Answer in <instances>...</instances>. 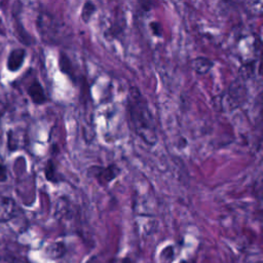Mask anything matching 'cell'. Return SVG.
Masks as SVG:
<instances>
[{"mask_svg": "<svg viewBox=\"0 0 263 263\" xmlns=\"http://www.w3.org/2000/svg\"><path fill=\"white\" fill-rule=\"evenodd\" d=\"M54 172H55V168H54V166H52L51 162H48L47 167H46V170H45L46 178H47L49 181H51V182H57L58 180H57L56 177H55Z\"/></svg>", "mask_w": 263, "mask_h": 263, "instance_id": "ba28073f", "label": "cell"}, {"mask_svg": "<svg viewBox=\"0 0 263 263\" xmlns=\"http://www.w3.org/2000/svg\"><path fill=\"white\" fill-rule=\"evenodd\" d=\"M89 173L91 174V176L93 178L97 180V182L100 185H106L118 176L120 170L117 166L110 165L105 168L104 167H92L89 169Z\"/></svg>", "mask_w": 263, "mask_h": 263, "instance_id": "3957f363", "label": "cell"}, {"mask_svg": "<svg viewBox=\"0 0 263 263\" xmlns=\"http://www.w3.org/2000/svg\"><path fill=\"white\" fill-rule=\"evenodd\" d=\"M122 263H132V261L129 258H125L124 260H122Z\"/></svg>", "mask_w": 263, "mask_h": 263, "instance_id": "8fae6325", "label": "cell"}, {"mask_svg": "<svg viewBox=\"0 0 263 263\" xmlns=\"http://www.w3.org/2000/svg\"><path fill=\"white\" fill-rule=\"evenodd\" d=\"M6 180V170L4 167L0 166V182H4Z\"/></svg>", "mask_w": 263, "mask_h": 263, "instance_id": "30bf717a", "label": "cell"}, {"mask_svg": "<svg viewBox=\"0 0 263 263\" xmlns=\"http://www.w3.org/2000/svg\"><path fill=\"white\" fill-rule=\"evenodd\" d=\"M150 28L153 32V34L155 36H162V26L160 23H156V22H151L150 23Z\"/></svg>", "mask_w": 263, "mask_h": 263, "instance_id": "9c48e42d", "label": "cell"}, {"mask_svg": "<svg viewBox=\"0 0 263 263\" xmlns=\"http://www.w3.org/2000/svg\"><path fill=\"white\" fill-rule=\"evenodd\" d=\"M96 11H97V6L93 1H91V0H89V1H85L81 9V14H80L81 20L87 24L91 21L92 16L94 15Z\"/></svg>", "mask_w": 263, "mask_h": 263, "instance_id": "52a82bcc", "label": "cell"}, {"mask_svg": "<svg viewBox=\"0 0 263 263\" xmlns=\"http://www.w3.org/2000/svg\"><path fill=\"white\" fill-rule=\"evenodd\" d=\"M37 29L44 42H57L60 33L58 22L49 14L41 13L37 19Z\"/></svg>", "mask_w": 263, "mask_h": 263, "instance_id": "7a4b0ae2", "label": "cell"}, {"mask_svg": "<svg viewBox=\"0 0 263 263\" xmlns=\"http://www.w3.org/2000/svg\"><path fill=\"white\" fill-rule=\"evenodd\" d=\"M28 95L35 104H43L46 101V96L43 87L38 81H34L28 89Z\"/></svg>", "mask_w": 263, "mask_h": 263, "instance_id": "5b68a950", "label": "cell"}, {"mask_svg": "<svg viewBox=\"0 0 263 263\" xmlns=\"http://www.w3.org/2000/svg\"><path fill=\"white\" fill-rule=\"evenodd\" d=\"M128 115L133 132L149 146L157 142V132L148 102L138 87L132 86L128 96Z\"/></svg>", "mask_w": 263, "mask_h": 263, "instance_id": "6da1fadb", "label": "cell"}, {"mask_svg": "<svg viewBox=\"0 0 263 263\" xmlns=\"http://www.w3.org/2000/svg\"><path fill=\"white\" fill-rule=\"evenodd\" d=\"M191 65L192 69H194L198 74L204 75L207 74L210 70L214 67V62L205 57H198L192 61Z\"/></svg>", "mask_w": 263, "mask_h": 263, "instance_id": "8992f818", "label": "cell"}, {"mask_svg": "<svg viewBox=\"0 0 263 263\" xmlns=\"http://www.w3.org/2000/svg\"><path fill=\"white\" fill-rule=\"evenodd\" d=\"M25 56H26V51L23 48H15L10 51L6 62V67L10 72L17 71V70L23 66V63L25 61Z\"/></svg>", "mask_w": 263, "mask_h": 263, "instance_id": "277c9868", "label": "cell"}]
</instances>
